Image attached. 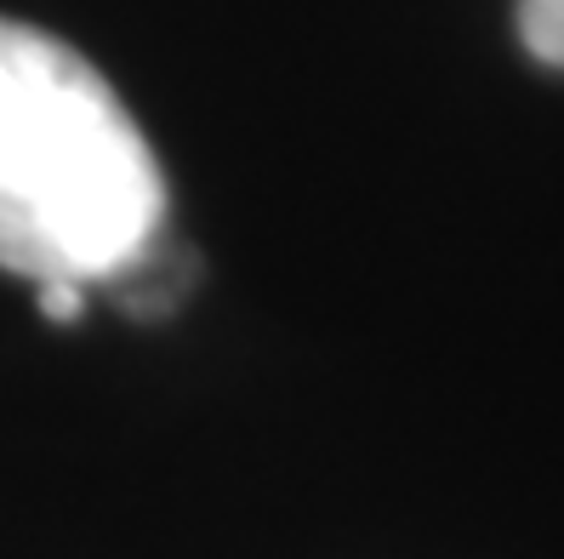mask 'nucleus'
Segmentation results:
<instances>
[{"mask_svg":"<svg viewBox=\"0 0 564 559\" xmlns=\"http://www.w3.org/2000/svg\"><path fill=\"white\" fill-rule=\"evenodd\" d=\"M80 303H86V286H63V280L41 286V314L57 320V325H75L80 320Z\"/></svg>","mask_w":564,"mask_h":559,"instance_id":"7ed1b4c3","label":"nucleus"},{"mask_svg":"<svg viewBox=\"0 0 564 559\" xmlns=\"http://www.w3.org/2000/svg\"><path fill=\"white\" fill-rule=\"evenodd\" d=\"M519 41L536 63L564 69V0H519Z\"/></svg>","mask_w":564,"mask_h":559,"instance_id":"f03ea898","label":"nucleus"},{"mask_svg":"<svg viewBox=\"0 0 564 559\" xmlns=\"http://www.w3.org/2000/svg\"><path fill=\"white\" fill-rule=\"evenodd\" d=\"M160 223V160L115 86L46 29L0 18V269L91 291L143 269Z\"/></svg>","mask_w":564,"mask_h":559,"instance_id":"f257e3e1","label":"nucleus"}]
</instances>
